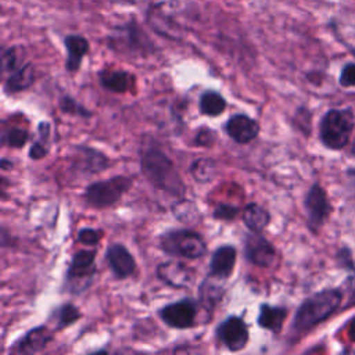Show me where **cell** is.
Segmentation results:
<instances>
[{"label":"cell","mask_w":355,"mask_h":355,"mask_svg":"<svg viewBox=\"0 0 355 355\" xmlns=\"http://www.w3.org/2000/svg\"><path fill=\"white\" fill-rule=\"evenodd\" d=\"M244 257L255 266L270 268L277 259V251L265 236L248 232L244 237Z\"/></svg>","instance_id":"obj_11"},{"label":"cell","mask_w":355,"mask_h":355,"mask_svg":"<svg viewBox=\"0 0 355 355\" xmlns=\"http://www.w3.org/2000/svg\"><path fill=\"white\" fill-rule=\"evenodd\" d=\"M347 334H348V338L355 343V316L349 320L348 323V330H347Z\"/></svg>","instance_id":"obj_37"},{"label":"cell","mask_w":355,"mask_h":355,"mask_svg":"<svg viewBox=\"0 0 355 355\" xmlns=\"http://www.w3.org/2000/svg\"><path fill=\"white\" fill-rule=\"evenodd\" d=\"M140 169L155 189L178 198L184 197L186 186L179 171L168 154L151 137H147L141 144Z\"/></svg>","instance_id":"obj_1"},{"label":"cell","mask_w":355,"mask_h":355,"mask_svg":"<svg viewBox=\"0 0 355 355\" xmlns=\"http://www.w3.org/2000/svg\"><path fill=\"white\" fill-rule=\"evenodd\" d=\"M19 49L17 46L12 47H7L3 50L1 54V71L3 73H8L10 71H12L15 67H18L22 60L19 58Z\"/></svg>","instance_id":"obj_31"},{"label":"cell","mask_w":355,"mask_h":355,"mask_svg":"<svg viewBox=\"0 0 355 355\" xmlns=\"http://www.w3.org/2000/svg\"><path fill=\"white\" fill-rule=\"evenodd\" d=\"M355 128V114L351 108H330L319 122L320 143L329 150H343L348 146Z\"/></svg>","instance_id":"obj_3"},{"label":"cell","mask_w":355,"mask_h":355,"mask_svg":"<svg viewBox=\"0 0 355 355\" xmlns=\"http://www.w3.org/2000/svg\"><path fill=\"white\" fill-rule=\"evenodd\" d=\"M225 133L239 144H247L258 137L261 126L247 114H234L223 125Z\"/></svg>","instance_id":"obj_12"},{"label":"cell","mask_w":355,"mask_h":355,"mask_svg":"<svg viewBox=\"0 0 355 355\" xmlns=\"http://www.w3.org/2000/svg\"><path fill=\"white\" fill-rule=\"evenodd\" d=\"M304 209L308 229L316 234L327 222L333 207L324 187L315 182L306 191L304 198Z\"/></svg>","instance_id":"obj_8"},{"label":"cell","mask_w":355,"mask_h":355,"mask_svg":"<svg viewBox=\"0 0 355 355\" xmlns=\"http://www.w3.org/2000/svg\"><path fill=\"white\" fill-rule=\"evenodd\" d=\"M64 46L67 49L65 69L68 72H76L82 64L83 57L89 51V42L80 35H68L64 39Z\"/></svg>","instance_id":"obj_19"},{"label":"cell","mask_w":355,"mask_h":355,"mask_svg":"<svg viewBox=\"0 0 355 355\" xmlns=\"http://www.w3.org/2000/svg\"><path fill=\"white\" fill-rule=\"evenodd\" d=\"M351 300H352V301H351V302H349V304H351V305H355V293H354V294H352V297H351Z\"/></svg>","instance_id":"obj_41"},{"label":"cell","mask_w":355,"mask_h":355,"mask_svg":"<svg viewBox=\"0 0 355 355\" xmlns=\"http://www.w3.org/2000/svg\"><path fill=\"white\" fill-rule=\"evenodd\" d=\"M105 261L116 279H126L136 272V261L121 243L111 244L105 251Z\"/></svg>","instance_id":"obj_15"},{"label":"cell","mask_w":355,"mask_h":355,"mask_svg":"<svg viewBox=\"0 0 355 355\" xmlns=\"http://www.w3.org/2000/svg\"><path fill=\"white\" fill-rule=\"evenodd\" d=\"M345 175H347L348 180L351 182L352 187L355 189V168H348V169L345 171Z\"/></svg>","instance_id":"obj_38"},{"label":"cell","mask_w":355,"mask_h":355,"mask_svg":"<svg viewBox=\"0 0 355 355\" xmlns=\"http://www.w3.org/2000/svg\"><path fill=\"white\" fill-rule=\"evenodd\" d=\"M240 209L233 205V204H229V202H222V204H218L212 212L214 218L215 219H219V220H233L234 218H237Z\"/></svg>","instance_id":"obj_34"},{"label":"cell","mask_w":355,"mask_h":355,"mask_svg":"<svg viewBox=\"0 0 355 355\" xmlns=\"http://www.w3.org/2000/svg\"><path fill=\"white\" fill-rule=\"evenodd\" d=\"M133 179L116 175L110 179L90 183L83 191V201L94 209H105L116 204L122 196L132 187Z\"/></svg>","instance_id":"obj_5"},{"label":"cell","mask_w":355,"mask_h":355,"mask_svg":"<svg viewBox=\"0 0 355 355\" xmlns=\"http://www.w3.org/2000/svg\"><path fill=\"white\" fill-rule=\"evenodd\" d=\"M111 3H121V4H133L135 0H107Z\"/></svg>","instance_id":"obj_39"},{"label":"cell","mask_w":355,"mask_h":355,"mask_svg":"<svg viewBox=\"0 0 355 355\" xmlns=\"http://www.w3.org/2000/svg\"><path fill=\"white\" fill-rule=\"evenodd\" d=\"M110 165L108 157L89 146H78L73 155L72 168L83 175H96L105 171Z\"/></svg>","instance_id":"obj_14"},{"label":"cell","mask_w":355,"mask_h":355,"mask_svg":"<svg viewBox=\"0 0 355 355\" xmlns=\"http://www.w3.org/2000/svg\"><path fill=\"white\" fill-rule=\"evenodd\" d=\"M157 277L172 288H186L194 280V270L179 261L161 262L155 270Z\"/></svg>","instance_id":"obj_13"},{"label":"cell","mask_w":355,"mask_h":355,"mask_svg":"<svg viewBox=\"0 0 355 355\" xmlns=\"http://www.w3.org/2000/svg\"><path fill=\"white\" fill-rule=\"evenodd\" d=\"M223 287L219 286L218 283L214 282V277L207 276L202 283L200 284L198 288V297H200V304L207 309L209 313L223 298Z\"/></svg>","instance_id":"obj_23"},{"label":"cell","mask_w":355,"mask_h":355,"mask_svg":"<svg viewBox=\"0 0 355 355\" xmlns=\"http://www.w3.org/2000/svg\"><path fill=\"white\" fill-rule=\"evenodd\" d=\"M80 318H82L80 309L76 305L71 304V302H67V304H62V305L57 306L55 309H53V312L50 315V320L54 322V330L55 331H60L65 327L72 326Z\"/></svg>","instance_id":"obj_24"},{"label":"cell","mask_w":355,"mask_h":355,"mask_svg":"<svg viewBox=\"0 0 355 355\" xmlns=\"http://www.w3.org/2000/svg\"><path fill=\"white\" fill-rule=\"evenodd\" d=\"M29 140V133L26 129L22 128H10L3 130L1 133V143L3 146H8L12 148L24 147Z\"/></svg>","instance_id":"obj_29"},{"label":"cell","mask_w":355,"mask_h":355,"mask_svg":"<svg viewBox=\"0 0 355 355\" xmlns=\"http://www.w3.org/2000/svg\"><path fill=\"white\" fill-rule=\"evenodd\" d=\"M103 237V230L93 227H82L78 230V241L85 245H96Z\"/></svg>","instance_id":"obj_33"},{"label":"cell","mask_w":355,"mask_h":355,"mask_svg":"<svg viewBox=\"0 0 355 355\" xmlns=\"http://www.w3.org/2000/svg\"><path fill=\"white\" fill-rule=\"evenodd\" d=\"M241 218L245 227L250 232L262 233V230L270 223V212L257 202H250L241 211Z\"/></svg>","instance_id":"obj_22"},{"label":"cell","mask_w":355,"mask_h":355,"mask_svg":"<svg viewBox=\"0 0 355 355\" xmlns=\"http://www.w3.org/2000/svg\"><path fill=\"white\" fill-rule=\"evenodd\" d=\"M226 107H227V103L225 97L215 90H205L200 96L198 108L202 115L218 116L225 112Z\"/></svg>","instance_id":"obj_25"},{"label":"cell","mask_w":355,"mask_h":355,"mask_svg":"<svg viewBox=\"0 0 355 355\" xmlns=\"http://www.w3.org/2000/svg\"><path fill=\"white\" fill-rule=\"evenodd\" d=\"M349 154H351V157H354L355 158V140L351 143V146H349Z\"/></svg>","instance_id":"obj_40"},{"label":"cell","mask_w":355,"mask_h":355,"mask_svg":"<svg viewBox=\"0 0 355 355\" xmlns=\"http://www.w3.org/2000/svg\"><path fill=\"white\" fill-rule=\"evenodd\" d=\"M54 331L50 330L49 326L40 324L36 326L25 333L24 337H21L14 347L11 348V352L14 354H35L43 351L50 341L54 338Z\"/></svg>","instance_id":"obj_16"},{"label":"cell","mask_w":355,"mask_h":355,"mask_svg":"<svg viewBox=\"0 0 355 355\" xmlns=\"http://www.w3.org/2000/svg\"><path fill=\"white\" fill-rule=\"evenodd\" d=\"M286 318H287V308L263 302L259 306L257 323L259 327L266 329L273 334H279L283 329Z\"/></svg>","instance_id":"obj_21"},{"label":"cell","mask_w":355,"mask_h":355,"mask_svg":"<svg viewBox=\"0 0 355 355\" xmlns=\"http://www.w3.org/2000/svg\"><path fill=\"white\" fill-rule=\"evenodd\" d=\"M200 302L193 298H182L179 301L164 305L158 311L159 319L172 329H189L196 324Z\"/></svg>","instance_id":"obj_9"},{"label":"cell","mask_w":355,"mask_h":355,"mask_svg":"<svg viewBox=\"0 0 355 355\" xmlns=\"http://www.w3.org/2000/svg\"><path fill=\"white\" fill-rule=\"evenodd\" d=\"M218 341L232 352L241 351L250 338L247 323L237 315H230L223 319L215 330Z\"/></svg>","instance_id":"obj_10"},{"label":"cell","mask_w":355,"mask_h":355,"mask_svg":"<svg viewBox=\"0 0 355 355\" xmlns=\"http://www.w3.org/2000/svg\"><path fill=\"white\" fill-rule=\"evenodd\" d=\"M216 173V164L211 158H198L190 165V175L196 182L207 183L214 179Z\"/></svg>","instance_id":"obj_27"},{"label":"cell","mask_w":355,"mask_h":355,"mask_svg":"<svg viewBox=\"0 0 355 355\" xmlns=\"http://www.w3.org/2000/svg\"><path fill=\"white\" fill-rule=\"evenodd\" d=\"M216 140V135L212 129H208V128H201L197 133H196V137H194V143L197 146H204V147H208V146H212L214 141Z\"/></svg>","instance_id":"obj_36"},{"label":"cell","mask_w":355,"mask_h":355,"mask_svg":"<svg viewBox=\"0 0 355 355\" xmlns=\"http://www.w3.org/2000/svg\"><path fill=\"white\" fill-rule=\"evenodd\" d=\"M58 107L64 114L75 115V116H79V118H90L92 116L90 110L83 107L80 103H78L71 96H62L58 101Z\"/></svg>","instance_id":"obj_30"},{"label":"cell","mask_w":355,"mask_h":355,"mask_svg":"<svg viewBox=\"0 0 355 355\" xmlns=\"http://www.w3.org/2000/svg\"><path fill=\"white\" fill-rule=\"evenodd\" d=\"M96 254V250H79L72 255L64 277V291L80 295L92 286L97 272Z\"/></svg>","instance_id":"obj_6"},{"label":"cell","mask_w":355,"mask_h":355,"mask_svg":"<svg viewBox=\"0 0 355 355\" xmlns=\"http://www.w3.org/2000/svg\"><path fill=\"white\" fill-rule=\"evenodd\" d=\"M236 261H237V251L233 245L225 244V245L218 247L212 252V257L209 261L208 276L218 279V280L229 279L234 270Z\"/></svg>","instance_id":"obj_17"},{"label":"cell","mask_w":355,"mask_h":355,"mask_svg":"<svg viewBox=\"0 0 355 355\" xmlns=\"http://www.w3.org/2000/svg\"><path fill=\"white\" fill-rule=\"evenodd\" d=\"M336 259H337L338 268L347 270L351 275L355 273V259H354V254H352L351 248H348V247L338 248V251L336 254Z\"/></svg>","instance_id":"obj_32"},{"label":"cell","mask_w":355,"mask_h":355,"mask_svg":"<svg viewBox=\"0 0 355 355\" xmlns=\"http://www.w3.org/2000/svg\"><path fill=\"white\" fill-rule=\"evenodd\" d=\"M338 83L341 87H355V62H348L341 68Z\"/></svg>","instance_id":"obj_35"},{"label":"cell","mask_w":355,"mask_h":355,"mask_svg":"<svg viewBox=\"0 0 355 355\" xmlns=\"http://www.w3.org/2000/svg\"><path fill=\"white\" fill-rule=\"evenodd\" d=\"M158 245L166 255L186 259H200L208 251L202 234L190 229H171L164 232L158 239Z\"/></svg>","instance_id":"obj_4"},{"label":"cell","mask_w":355,"mask_h":355,"mask_svg":"<svg viewBox=\"0 0 355 355\" xmlns=\"http://www.w3.org/2000/svg\"><path fill=\"white\" fill-rule=\"evenodd\" d=\"M39 137L33 141L29 148V158L31 159H42L49 154L50 150V123L43 121L37 126Z\"/></svg>","instance_id":"obj_26"},{"label":"cell","mask_w":355,"mask_h":355,"mask_svg":"<svg viewBox=\"0 0 355 355\" xmlns=\"http://www.w3.org/2000/svg\"><path fill=\"white\" fill-rule=\"evenodd\" d=\"M110 47L129 55H146L154 50L153 43L135 21L115 29L110 37Z\"/></svg>","instance_id":"obj_7"},{"label":"cell","mask_w":355,"mask_h":355,"mask_svg":"<svg viewBox=\"0 0 355 355\" xmlns=\"http://www.w3.org/2000/svg\"><path fill=\"white\" fill-rule=\"evenodd\" d=\"M35 82V68L32 62H21L10 71L4 79L3 89L7 94H15L29 89Z\"/></svg>","instance_id":"obj_18"},{"label":"cell","mask_w":355,"mask_h":355,"mask_svg":"<svg viewBox=\"0 0 355 355\" xmlns=\"http://www.w3.org/2000/svg\"><path fill=\"white\" fill-rule=\"evenodd\" d=\"M343 301V291L340 288H323L306 297L297 308L291 326V343L300 340L312 331L316 326L327 320L338 309Z\"/></svg>","instance_id":"obj_2"},{"label":"cell","mask_w":355,"mask_h":355,"mask_svg":"<svg viewBox=\"0 0 355 355\" xmlns=\"http://www.w3.org/2000/svg\"><path fill=\"white\" fill-rule=\"evenodd\" d=\"M172 214L175 215L176 219L182 220V222H193L196 219H198V211L197 207L193 201L186 200V198H179V201H176L172 205Z\"/></svg>","instance_id":"obj_28"},{"label":"cell","mask_w":355,"mask_h":355,"mask_svg":"<svg viewBox=\"0 0 355 355\" xmlns=\"http://www.w3.org/2000/svg\"><path fill=\"white\" fill-rule=\"evenodd\" d=\"M100 85L112 93H126L133 87L135 76L121 69H103L98 72Z\"/></svg>","instance_id":"obj_20"}]
</instances>
